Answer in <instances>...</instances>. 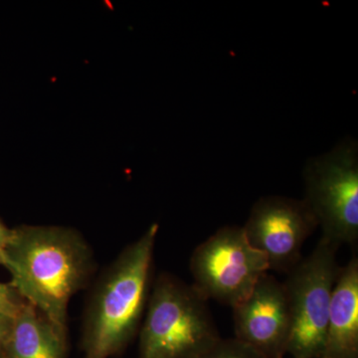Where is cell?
<instances>
[{
    "label": "cell",
    "instance_id": "5b68a950",
    "mask_svg": "<svg viewBox=\"0 0 358 358\" xmlns=\"http://www.w3.org/2000/svg\"><path fill=\"white\" fill-rule=\"evenodd\" d=\"M305 200L322 238L336 247L358 239V147L341 141L331 152L308 160L303 171Z\"/></svg>",
    "mask_w": 358,
    "mask_h": 358
},
{
    "label": "cell",
    "instance_id": "8992f818",
    "mask_svg": "<svg viewBox=\"0 0 358 358\" xmlns=\"http://www.w3.org/2000/svg\"><path fill=\"white\" fill-rule=\"evenodd\" d=\"M189 268L192 285L205 300L233 308L248 296L268 266L248 243L243 228L226 226L194 249Z\"/></svg>",
    "mask_w": 358,
    "mask_h": 358
},
{
    "label": "cell",
    "instance_id": "277c9868",
    "mask_svg": "<svg viewBox=\"0 0 358 358\" xmlns=\"http://www.w3.org/2000/svg\"><path fill=\"white\" fill-rule=\"evenodd\" d=\"M338 247L320 238L312 253L292 268L282 282L288 299L292 331L288 353L293 358H320L334 285Z\"/></svg>",
    "mask_w": 358,
    "mask_h": 358
},
{
    "label": "cell",
    "instance_id": "8fae6325",
    "mask_svg": "<svg viewBox=\"0 0 358 358\" xmlns=\"http://www.w3.org/2000/svg\"><path fill=\"white\" fill-rule=\"evenodd\" d=\"M200 358H267L236 338L219 339Z\"/></svg>",
    "mask_w": 358,
    "mask_h": 358
},
{
    "label": "cell",
    "instance_id": "9c48e42d",
    "mask_svg": "<svg viewBox=\"0 0 358 358\" xmlns=\"http://www.w3.org/2000/svg\"><path fill=\"white\" fill-rule=\"evenodd\" d=\"M320 358H358V259L339 271Z\"/></svg>",
    "mask_w": 358,
    "mask_h": 358
},
{
    "label": "cell",
    "instance_id": "3957f363",
    "mask_svg": "<svg viewBox=\"0 0 358 358\" xmlns=\"http://www.w3.org/2000/svg\"><path fill=\"white\" fill-rule=\"evenodd\" d=\"M138 358H200L221 338L208 301L192 284L162 273L138 331Z\"/></svg>",
    "mask_w": 358,
    "mask_h": 358
},
{
    "label": "cell",
    "instance_id": "30bf717a",
    "mask_svg": "<svg viewBox=\"0 0 358 358\" xmlns=\"http://www.w3.org/2000/svg\"><path fill=\"white\" fill-rule=\"evenodd\" d=\"M68 329L27 303L13 320L1 358H68Z\"/></svg>",
    "mask_w": 358,
    "mask_h": 358
},
{
    "label": "cell",
    "instance_id": "ba28073f",
    "mask_svg": "<svg viewBox=\"0 0 358 358\" xmlns=\"http://www.w3.org/2000/svg\"><path fill=\"white\" fill-rule=\"evenodd\" d=\"M235 336L267 358L288 353L292 322L284 284L265 273L244 301L233 308Z\"/></svg>",
    "mask_w": 358,
    "mask_h": 358
},
{
    "label": "cell",
    "instance_id": "6da1fadb",
    "mask_svg": "<svg viewBox=\"0 0 358 358\" xmlns=\"http://www.w3.org/2000/svg\"><path fill=\"white\" fill-rule=\"evenodd\" d=\"M3 266L11 275L10 284L28 303L68 329L71 299L88 288L96 263L79 231L21 225L13 228Z\"/></svg>",
    "mask_w": 358,
    "mask_h": 358
},
{
    "label": "cell",
    "instance_id": "7c38bea8",
    "mask_svg": "<svg viewBox=\"0 0 358 358\" xmlns=\"http://www.w3.org/2000/svg\"><path fill=\"white\" fill-rule=\"evenodd\" d=\"M27 305V301L10 282H0V317L13 320Z\"/></svg>",
    "mask_w": 358,
    "mask_h": 358
},
{
    "label": "cell",
    "instance_id": "5bb4252c",
    "mask_svg": "<svg viewBox=\"0 0 358 358\" xmlns=\"http://www.w3.org/2000/svg\"><path fill=\"white\" fill-rule=\"evenodd\" d=\"M13 320L0 317V358H1L2 352H3L4 345H6L8 334L10 333Z\"/></svg>",
    "mask_w": 358,
    "mask_h": 358
},
{
    "label": "cell",
    "instance_id": "52a82bcc",
    "mask_svg": "<svg viewBox=\"0 0 358 358\" xmlns=\"http://www.w3.org/2000/svg\"><path fill=\"white\" fill-rule=\"evenodd\" d=\"M317 227L305 200L271 195L253 205L242 228L248 243L265 257L268 270L287 275L301 262L303 244Z\"/></svg>",
    "mask_w": 358,
    "mask_h": 358
},
{
    "label": "cell",
    "instance_id": "7a4b0ae2",
    "mask_svg": "<svg viewBox=\"0 0 358 358\" xmlns=\"http://www.w3.org/2000/svg\"><path fill=\"white\" fill-rule=\"evenodd\" d=\"M159 229L152 224L96 279L83 315L84 358L119 357L138 336L152 289Z\"/></svg>",
    "mask_w": 358,
    "mask_h": 358
},
{
    "label": "cell",
    "instance_id": "4fadbf2b",
    "mask_svg": "<svg viewBox=\"0 0 358 358\" xmlns=\"http://www.w3.org/2000/svg\"><path fill=\"white\" fill-rule=\"evenodd\" d=\"M13 228H8L0 219V265H4L6 253L11 237H13Z\"/></svg>",
    "mask_w": 358,
    "mask_h": 358
}]
</instances>
